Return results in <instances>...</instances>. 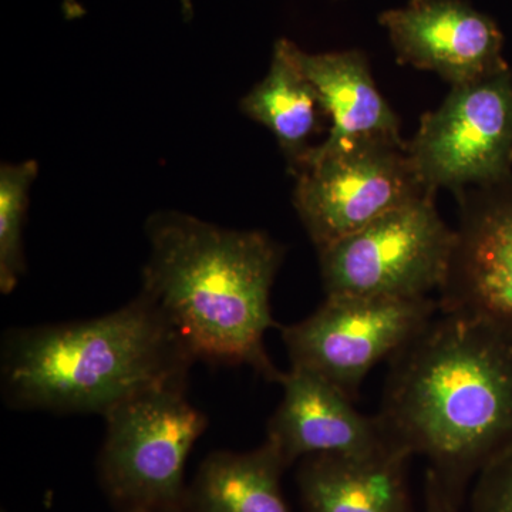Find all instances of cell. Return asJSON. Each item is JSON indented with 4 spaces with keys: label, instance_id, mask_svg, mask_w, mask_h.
I'll use <instances>...</instances> for the list:
<instances>
[{
    "label": "cell",
    "instance_id": "14",
    "mask_svg": "<svg viewBox=\"0 0 512 512\" xmlns=\"http://www.w3.org/2000/svg\"><path fill=\"white\" fill-rule=\"evenodd\" d=\"M241 109L274 134L291 170L311 150L309 141L325 116L315 87L296 63L293 43L285 39L275 43L268 73L242 99Z\"/></svg>",
    "mask_w": 512,
    "mask_h": 512
},
{
    "label": "cell",
    "instance_id": "9",
    "mask_svg": "<svg viewBox=\"0 0 512 512\" xmlns=\"http://www.w3.org/2000/svg\"><path fill=\"white\" fill-rule=\"evenodd\" d=\"M456 197V241L440 312L478 320L512 340V177Z\"/></svg>",
    "mask_w": 512,
    "mask_h": 512
},
{
    "label": "cell",
    "instance_id": "4",
    "mask_svg": "<svg viewBox=\"0 0 512 512\" xmlns=\"http://www.w3.org/2000/svg\"><path fill=\"white\" fill-rule=\"evenodd\" d=\"M188 386H165L124 400L104 416L101 485L119 512H160L183 504L184 470L208 420Z\"/></svg>",
    "mask_w": 512,
    "mask_h": 512
},
{
    "label": "cell",
    "instance_id": "7",
    "mask_svg": "<svg viewBox=\"0 0 512 512\" xmlns=\"http://www.w3.org/2000/svg\"><path fill=\"white\" fill-rule=\"evenodd\" d=\"M407 151L429 190L454 194L511 178L510 67L477 82L451 87L439 109L420 120Z\"/></svg>",
    "mask_w": 512,
    "mask_h": 512
},
{
    "label": "cell",
    "instance_id": "10",
    "mask_svg": "<svg viewBox=\"0 0 512 512\" xmlns=\"http://www.w3.org/2000/svg\"><path fill=\"white\" fill-rule=\"evenodd\" d=\"M379 22L399 63L439 74L451 87L508 69L497 23L464 0H410Z\"/></svg>",
    "mask_w": 512,
    "mask_h": 512
},
{
    "label": "cell",
    "instance_id": "16",
    "mask_svg": "<svg viewBox=\"0 0 512 512\" xmlns=\"http://www.w3.org/2000/svg\"><path fill=\"white\" fill-rule=\"evenodd\" d=\"M39 167L36 161L3 164L0 168V289L10 293L25 274L23 227L29 207L30 188Z\"/></svg>",
    "mask_w": 512,
    "mask_h": 512
},
{
    "label": "cell",
    "instance_id": "2",
    "mask_svg": "<svg viewBox=\"0 0 512 512\" xmlns=\"http://www.w3.org/2000/svg\"><path fill=\"white\" fill-rule=\"evenodd\" d=\"M150 256L144 295L160 309L195 360L249 366L278 383L265 333L276 326L271 289L284 248L261 231H235L181 212L146 225Z\"/></svg>",
    "mask_w": 512,
    "mask_h": 512
},
{
    "label": "cell",
    "instance_id": "11",
    "mask_svg": "<svg viewBox=\"0 0 512 512\" xmlns=\"http://www.w3.org/2000/svg\"><path fill=\"white\" fill-rule=\"evenodd\" d=\"M278 383L284 396L269 420L266 440L286 468L318 454L360 456L393 447L376 416L357 412L348 394L316 373L291 366Z\"/></svg>",
    "mask_w": 512,
    "mask_h": 512
},
{
    "label": "cell",
    "instance_id": "8",
    "mask_svg": "<svg viewBox=\"0 0 512 512\" xmlns=\"http://www.w3.org/2000/svg\"><path fill=\"white\" fill-rule=\"evenodd\" d=\"M439 309L430 296L326 298L311 316L282 328V340L292 367L316 373L355 402L370 370L413 342Z\"/></svg>",
    "mask_w": 512,
    "mask_h": 512
},
{
    "label": "cell",
    "instance_id": "12",
    "mask_svg": "<svg viewBox=\"0 0 512 512\" xmlns=\"http://www.w3.org/2000/svg\"><path fill=\"white\" fill-rule=\"evenodd\" d=\"M409 453L387 447L376 453L318 454L298 471L305 512H414Z\"/></svg>",
    "mask_w": 512,
    "mask_h": 512
},
{
    "label": "cell",
    "instance_id": "20",
    "mask_svg": "<svg viewBox=\"0 0 512 512\" xmlns=\"http://www.w3.org/2000/svg\"><path fill=\"white\" fill-rule=\"evenodd\" d=\"M124 512H137V511H124Z\"/></svg>",
    "mask_w": 512,
    "mask_h": 512
},
{
    "label": "cell",
    "instance_id": "13",
    "mask_svg": "<svg viewBox=\"0 0 512 512\" xmlns=\"http://www.w3.org/2000/svg\"><path fill=\"white\" fill-rule=\"evenodd\" d=\"M293 56L330 119L329 136L323 143L363 137L404 141L400 121L377 89L365 53H308L293 43Z\"/></svg>",
    "mask_w": 512,
    "mask_h": 512
},
{
    "label": "cell",
    "instance_id": "17",
    "mask_svg": "<svg viewBox=\"0 0 512 512\" xmlns=\"http://www.w3.org/2000/svg\"><path fill=\"white\" fill-rule=\"evenodd\" d=\"M471 505L473 512H512V446L480 471Z\"/></svg>",
    "mask_w": 512,
    "mask_h": 512
},
{
    "label": "cell",
    "instance_id": "6",
    "mask_svg": "<svg viewBox=\"0 0 512 512\" xmlns=\"http://www.w3.org/2000/svg\"><path fill=\"white\" fill-rule=\"evenodd\" d=\"M292 171L293 205L316 249L431 191L414 168L407 141L390 138L322 143Z\"/></svg>",
    "mask_w": 512,
    "mask_h": 512
},
{
    "label": "cell",
    "instance_id": "19",
    "mask_svg": "<svg viewBox=\"0 0 512 512\" xmlns=\"http://www.w3.org/2000/svg\"><path fill=\"white\" fill-rule=\"evenodd\" d=\"M187 498V497H185ZM160 512H194L191 510L190 505L187 504V500H184L183 504L177 505V507L170 508V510H164Z\"/></svg>",
    "mask_w": 512,
    "mask_h": 512
},
{
    "label": "cell",
    "instance_id": "3",
    "mask_svg": "<svg viewBox=\"0 0 512 512\" xmlns=\"http://www.w3.org/2000/svg\"><path fill=\"white\" fill-rule=\"evenodd\" d=\"M195 357L144 293L80 322L6 333L3 397L20 410L106 416L148 389L188 386Z\"/></svg>",
    "mask_w": 512,
    "mask_h": 512
},
{
    "label": "cell",
    "instance_id": "5",
    "mask_svg": "<svg viewBox=\"0 0 512 512\" xmlns=\"http://www.w3.org/2000/svg\"><path fill=\"white\" fill-rule=\"evenodd\" d=\"M454 241L426 192L318 249L326 298H427L446 281Z\"/></svg>",
    "mask_w": 512,
    "mask_h": 512
},
{
    "label": "cell",
    "instance_id": "1",
    "mask_svg": "<svg viewBox=\"0 0 512 512\" xmlns=\"http://www.w3.org/2000/svg\"><path fill=\"white\" fill-rule=\"evenodd\" d=\"M392 359L376 414L387 443L426 457L463 495L471 477L512 446V340L443 313Z\"/></svg>",
    "mask_w": 512,
    "mask_h": 512
},
{
    "label": "cell",
    "instance_id": "15",
    "mask_svg": "<svg viewBox=\"0 0 512 512\" xmlns=\"http://www.w3.org/2000/svg\"><path fill=\"white\" fill-rule=\"evenodd\" d=\"M285 470L268 440L247 453L217 451L201 464L185 500L194 512H291L281 488Z\"/></svg>",
    "mask_w": 512,
    "mask_h": 512
},
{
    "label": "cell",
    "instance_id": "18",
    "mask_svg": "<svg viewBox=\"0 0 512 512\" xmlns=\"http://www.w3.org/2000/svg\"><path fill=\"white\" fill-rule=\"evenodd\" d=\"M463 495L457 493L433 470L427 468L424 488V512H458Z\"/></svg>",
    "mask_w": 512,
    "mask_h": 512
}]
</instances>
